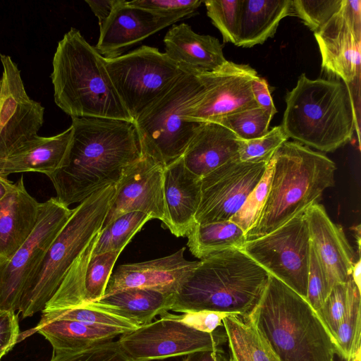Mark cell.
I'll list each match as a JSON object with an SVG mask.
<instances>
[{"mask_svg": "<svg viewBox=\"0 0 361 361\" xmlns=\"http://www.w3.org/2000/svg\"><path fill=\"white\" fill-rule=\"evenodd\" d=\"M72 136L61 166L48 177L56 197L68 207L119 180L124 169L142 156L132 121L72 118Z\"/></svg>", "mask_w": 361, "mask_h": 361, "instance_id": "6da1fadb", "label": "cell"}, {"mask_svg": "<svg viewBox=\"0 0 361 361\" xmlns=\"http://www.w3.org/2000/svg\"><path fill=\"white\" fill-rule=\"evenodd\" d=\"M242 317L279 361H334L335 345L317 312L272 275L255 307Z\"/></svg>", "mask_w": 361, "mask_h": 361, "instance_id": "7a4b0ae2", "label": "cell"}, {"mask_svg": "<svg viewBox=\"0 0 361 361\" xmlns=\"http://www.w3.org/2000/svg\"><path fill=\"white\" fill-rule=\"evenodd\" d=\"M52 66L54 102L71 118L133 122L110 78L105 58L76 28L59 42Z\"/></svg>", "mask_w": 361, "mask_h": 361, "instance_id": "3957f363", "label": "cell"}, {"mask_svg": "<svg viewBox=\"0 0 361 361\" xmlns=\"http://www.w3.org/2000/svg\"><path fill=\"white\" fill-rule=\"evenodd\" d=\"M269 274L241 249L200 260L175 293L171 310L248 314L260 299Z\"/></svg>", "mask_w": 361, "mask_h": 361, "instance_id": "277c9868", "label": "cell"}, {"mask_svg": "<svg viewBox=\"0 0 361 361\" xmlns=\"http://www.w3.org/2000/svg\"><path fill=\"white\" fill-rule=\"evenodd\" d=\"M281 128L289 138L324 152L350 141L360 126L352 92L343 80H312L305 73L288 92Z\"/></svg>", "mask_w": 361, "mask_h": 361, "instance_id": "5b68a950", "label": "cell"}, {"mask_svg": "<svg viewBox=\"0 0 361 361\" xmlns=\"http://www.w3.org/2000/svg\"><path fill=\"white\" fill-rule=\"evenodd\" d=\"M272 171L267 199L247 240L276 230L309 207L334 185L335 163L322 152L286 141L271 158Z\"/></svg>", "mask_w": 361, "mask_h": 361, "instance_id": "8992f818", "label": "cell"}, {"mask_svg": "<svg viewBox=\"0 0 361 361\" xmlns=\"http://www.w3.org/2000/svg\"><path fill=\"white\" fill-rule=\"evenodd\" d=\"M115 185L102 188L73 209L24 288L18 312L23 318L42 312L69 269L103 226Z\"/></svg>", "mask_w": 361, "mask_h": 361, "instance_id": "52a82bcc", "label": "cell"}, {"mask_svg": "<svg viewBox=\"0 0 361 361\" xmlns=\"http://www.w3.org/2000/svg\"><path fill=\"white\" fill-rule=\"evenodd\" d=\"M197 73L185 72L135 121L142 155L163 167L180 158L200 123L188 121V106L201 94Z\"/></svg>", "mask_w": 361, "mask_h": 361, "instance_id": "ba28073f", "label": "cell"}, {"mask_svg": "<svg viewBox=\"0 0 361 361\" xmlns=\"http://www.w3.org/2000/svg\"><path fill=\"white\" fill-rule=\"evenodd\" d=\"M113 85L133 122L162 95L183 70L157 48L142 46L114 58H105Z\"/></svg>", "mask_w": 361, "mask_h": 361, "instance_id": "9c48e42d", "label": "cell"}, {"mask_svg": "<svg viewBox=\"0 0 361 361\" xmlns=\"http://www.w3.org/2000/svg\"><path fill=\"white\" fill-rule=\"evenodd\" d=\"M241 250L270 275L306 298L311 243L305 212L268 234L247 240Z\"/></svg>", "mask_w": 361, "mask_h": 361, "instance_id": "30bf717a", "label": "cell"}, {"mask_svg": "<svg viewBox=\"0 0 361 361\" xmlns=\"http://www.w3.org/2000/svg\"><path fill=\"white\" fill-rule=\"evenodd\" d=\"M73 212L56 197L41 202L37 224L21 246L0 262V311L18 310L25 285Z\"/></svg>", "mask_w": 361, "mask_h": 361, "instance_id": "8fae6325", "label": "cell"}, {"mask_svg": "<svg viewBox=\"0 0 361 361\" xmlns=\"http://www.w3.org/2000/svg\"><path fill=\"white\" fill-rule=\"evenodd\" d=\"M161 318L121 335L117 341L130 361H152L214 350L227 341L225 331L197 330L170 317Z\"/></svg>", "mask_w": 361, "mask_h": 361, "instance_id": "7c38bea8", "label": "cell"}, {"mask_svg": "<svg viewBox=\"0 0 361 361\" xmlns=\"http://www.w3.org/2000/svg\"><path fill=\"white\" fill-rule=\"evenodd\" d=\"M269 161L228 162L201 178L195 224L229 221L263 177Z\"/></svg>", "mask_w": 361, "mask_h": 361, "instance_id": "4fadbf2b", "label": "cell"}, {"mask_svg": "<svg viewBox=\"0 0 361 361\" xmlns=\"http://www.w3.org/2000/svg\"><path fill=\"white\" fill-rule=\"evenodd\" d=\"M198 74L204 90L186 109L188 121L214 122L229 114L258 106L251 88L258 74L249 65L226 61L213 71Z\"/></svg>", "mask_w": 361, "mask_h": 361, "instance_id": "5bb4252c", "label": "cell"}, {"mask_svg": "<svg viewBox=\"0 0 361 361\" xmlns=\"http://www.w3.org/2000/svg\"><path fill=\"white\" fill-rule=\"evenodd\" d=\"M0 159L13 154L38 135L44 108L27 94L20 72L11 58L0 54Z\"/></svg>", "mask_w": 361, "mask_h": 361, "instance_id": "9a60e30c", "label": "cell"}, {"mask_svg": "<svg viewBox=\"0 0 361 361\" xmlns=\"http://www.w3.org/2000/svg\"><path fill=\"white\" fill-rule=\"evenodd\" d=\"M314 35L322 70L348 85L360 82L361 1L342 0L339 11Z\"/></svg>", "mask_w": 361, "mask_h": 361, "instance_id": "2e32d148", "label": "cell"}, {"mask_svg": "<svg viewBox=\"0 0 361 361\" xmlns=\"http://www.w3.org/2000/svg\"><path fill=\"white\" fill-rule=\"evenodd\" d=\"M164 170L160 164L142 155L124 169L115 185L113 202L102 228L118 217L132 212H141L161 221L168 228L164 197Z\"/></svg>", "mask_w": 361, "mask_h": 361, "instance_id": "e0dca14e", "label": "cell"}, {"mask_svg": "<svg viewBox=\"0 0 361 361\" xmlns=\"http://www.w3.org/2000/svg\"><path fill=\"white\" fill-rule=\"evenodd\" d=\"M185 250L184 247L166 257L118 266L110 276L104 295L128 288L176 293L200 263L187 260Z\"/></svg>", "mask_w": 361, "mask_h": 361, "instance_id": "ac0fdd59", "label": "cell"}, {"mask_svg": "<svg viewBox=\"0 0 361 361\" xmlns=\"http://www.w3.org/2000/svg\"><path fill=\"white\" fill-rule=\"evenodd\" d=\"M163 16L119 0L99 30L96 49L104 58H114L158 31L182 20Z\"/></svg>", "mask_w": 361, "mask_h": 361, "instance_id": "d6986e66", "label": "cell"}, {"mask_svg": "<svg viewBox=\"0 0 361 361\" xmlns=\"http://www.w3.org/2000/svg\"><path fill=\"white\" fill-rule=\"evenodd\" d=\"M311 247L316 253L331 288L351 278L355 252L341 226L329 217L322 204L305 211Z\"/></svg>", "mask_w": 361, "mask_h": 361, "instance_id": "ffe728a7", "label": "cell"}, {"mask_svg": "<svg viewBox=\"0 0 361 361\" xmlns=\"http://www.w3.org/2000/svg\"><path fill=\"white\" fill-rule=\"evenodd\" d=\"M164 197L168 229L185 237L195 224L201 200V178L188 171L181 157L164 170Z\"/></svg>", "mask_w": 361, "mask_h": 361, "instance_id": "44dd1931", "label": "cell"}, {"mask_svg": "<svg viewBox=\"0 0 361 361\" xmlns=\"http://www.w3.org/2000/svg\"><path fill=\"white\" fill-rule=\"evenodd\" d=\"M238 138L224 126L200 123L181 157L185 167L202 178L222 165L238 159Z\"/></svg>", "mask_w": 361, "mask_h": 361, "instance_id": "7402d4cb", "label": "cell"}, {"mask_svg": "<svg viewBox=\"0 0 361 361\" xmlns=\"http://www.w3.org/2000/svg\"><path fill=\"white\" fill-rule=\"evenodd\" d=\"M164 43V53L185 71L197 73L213 71L227 61L217 38L196 33L185 23L169 29Z\"/></svg>", "mask_w": 361, "mask_h": 361, "instance_id": "603a6c76", "label": "cell"}, {"mask_svg": "<svg viewBox=\"0 0 361 361\" xmlns=\"http://www.w3.org/2000/svg\"><path fill=\"white\" fill-rule=\"evenodd\" d=\"M40 204L27 191L23 176L0 200V262L8 259L30 235Z\"/></svg>", "mask_w": 361, "mask_h": 361, "instance_id": "cb8c5ba5", "label": "cell"}, {"mask_svg": "<svg viewBox=\"0 0 361 361\" xmlns=\"http://www.w3.org/2000/svg\"><path fill=\"white\" fill-rule=\"evenodd\" d=\"M72 136L70 126L51 137L36 136L13 154L0 159V175L37 172L49 176L61 165Z\"/></svg>", "mask_w": 361, "mask_h": 361, "instance_id": "d4e9b609", "label": "cell"}, {"mask_svg": "<svg viewBox=\"0 0 361 361\" xmlns=\"http://www.w3.org/2000/svg\"><path fill=\"white\" fill-rule=\"evenodd\" d=\"M174 297L175 293L128 288L104 295L87 305L118 315L140 326L152 322L155 316L171 310Z\"/></svg>", "mask_w": 361, "mask_h": 361, "instance_id": "484cf974", "label": "cell"}, {"mask_svg": "<svg viewBox=\"0 0 361 361\" xmlns=\"http://www.w3.org/2000/svg\"><path fill=\"white\" fill-rule=\"evenodd\" d=\"M292 0H240L235 45L252 47L272 37L280 21L291 11Z\"/></svg>", "mask_w": 361, "mask_h": 361, "instance_id": "4316f807", "label": "cell"}, {"mask_svg": "<svg viewBox=\"0 0 361 361\" xmlns=\"http://www.w3.org/2000/svg\"><path fill=\"white\" fill-rule=\"evenodd\" d=\"M32 331V333H39L49 341L53 353L85 350L111 342L116 336L130 331L120 327L87 324L64 319H55L37 325Z\"/></svg>", "mask_w": 361, "mask_h": 361, "instance_id": "83f0119b", "label": "cell"}, {"mask_svg": "<svg viewBox=\"0 0 361 361\" xmlns=\"http://www.w3.org/2000/svg\"><path fill=\"white\" fill-rule=\"evenodd\" d=\"M186 237L190 252L200 260L226 250L242 249L247 241L245 232L231 220L195 224Z\"/></svg>", "mask_w": 361, "mask_h": 361, "instance_id": "f1b7e54d", "label": "cell"}, {"mask_svg": "<svg viewBox=\"0 0 361 361\" xmlns=\"http://www.w3.org/2000/svg\"><path fill=\"white\" fill-rule=\"evenodd\" d=\"M228 343L229 361H279L256 329L240 315L222 320Z\"/></svg>", "mask_w": 361, "mask_h": 361, "instance_id": "f546056e", "label": "cell"}, {"mask_svg": "<svg viewBox=\"0 0 361 361\" xmlns=\"http://www.w3.org/2000/svg\"><path fill=\"white\" fill-rule=\"evenodd\" d=\"M151 219V216L141 212H128L118 217L102 228L92 256L123 250L136 233Z\"/></svg>", "mask_w": 361, "mask_h": 361, "instance_id": "4dcf8cb0", "label": "cell"}, {"mask_svg": "<svg viewBox=\"0 0 361 361\" xmlns=\"http://www.w3.org/2000/svg\"><path fill=\"white\" fill-rule=\"evenodd\" d=\"M360 301V289L352 277L332 287L323 305L316 312L331 338L340 322Z\"/></svg>", "mask_w": 361, "mask_h": 361, "instance_id": "1f68e13d", "label": "cell"}, {"mask_svg": "<svg viewBox=\"0 0 361 361\" xmlns=\"http://www.w3.org/2000/svg\"><path fill=\"white\" fill-rule=\"evenodd\" d=\"M273 116L261 107L250 108L224 116L214 122L233 132L243 140H248L264 135Z\"/></svg>", "mask_w": 361, "mask_h": 361, "instance_id": "d6a6232c", "label": "cell"}, {"mask_svg": "<svg viewBox=\"0 0 361 361\" xmlns=\"http://www.w3.org/2000/svg\"><path fill=\"white\" fill-rule=\"evenodd\" d=\"M122 251L119 250L90 257L85 273L80 306L103 297L116 261Z\"/></svg>", "mask_w": 361, "mask_h": 361, "instance_id": "836d02e7", "label": "cell"}, {"mask_svg": "<svg viewBox=\"0 0 361 361\" xmlns=\"http://www.w3.org/2000/svg\"><path fill=\"white\" fill-rule=\"evenodd\" d=\"M55 319H64L87 324L120 327L130 331L139 327L124 318L89 305L42 312V317L37 325H42Z\"/></svg>", "mask_w": 361, "mask_h": 361, "instance_id": "e575fe53", "label": "cell"}, {"mask_svg": "<svg viewBox=\"0 0 361 361\" xmlns=\"http://www.w3.org/2000/svg\"><path fill=\"white\" fill-rule=\"evenodd\" d=\"M360 305L361 301L353 306L332 336L336 354L345 361H352L360 352Z\"/></svg>", "mask_w": 361, "mask_h": 361, "instance_id": "d590c367", "label": "cell"}, {"mask_svg": "<svg viewBox=\"0 0 361 361\" xmlns=\"http://www.w3.org/2000/svg\"><path fill=\"white\" fill-rule=\"evenodd\" d=\"M207 14L221 32L224 42L235 44L240 0H207L203 1Z\"/></svg>", "mask_w": 361, "mask_h": 361, "instance_id": "8d00e7d4", "label": "cell"}, {"mask_svg": "<svg viewBox=\"0 0 361 361\" xmlns=\"http://www.w3.org/2000/svg\"><path fill=\"white\" fill-rule=\"evenodd\" d=\"M288 139L281 126L273 127L263 136L238 140V157L242 161H269L274 152Z\"/></svg>", "mask_w": 361, "mask_h": 361, "instance_id": "74e56055", "label": "cell"}, {"mask_svg": "<svg viewBox=\"0 0 361 361\" xmlns=\"http://www.w3.org/2000/svg\"><path fill=\"white\" fill-rule=\"evenodd\" d=\"M272 171V162L267 164L265 173L247 197L239 211L231 219L246 233L256 223L269 192Z\"/></svg>", "mask_w": 361, "mask_h": 361, "instance_id": "f35d334b", "label": "cell"}, {"mask_svg": "<svg viewBox=\"0 0 361 361\" xmlns=\"http://www.w3.org/2000/svg\"><path fill=\"white\" fill-rule=\"evenodd\" d=\"M342 0H293V10L314 32L319 30L336 13Z\"/></svg>", "mask_w": 361, "mask_h": 361, "instance_id": "ab89813d", "label": "cell"}, {"mask_svg": "<svg viewBox=\"0 0 361 361\" xmlns=\"http://www.w3.org/2000/svg\"><path fill=\"white\" fill-rule=\"evenodd\" d=\"M50 361H130L118 341H111L75 352L53 353Z\"/></svg>", "mask_w": 361, "mask_h": 361, "instance_id": "60d3db41", "label": "cell"}, {"mask_svg": "<svg viewBox=\"0 0 361 361\" xmlns=\"http://www.w3.org/2000/svg\"><path fill=\"white\" fill-rule=\"evenodd\" d=\"M331 288L324 270L311 247L305 299L315 312L322 307Z\"/></svg>", "mask_w": 361, "mask_h": 361, "instance_id": "b9f144b4", "label": "cell"}, {"mask_svg": "<svg viewBox=\"0 0 361 361\" xmlns=\"http://www.w3.org/2000/svg\"><path fill=\"white\" fill-rule=\"evenodd\" d=\"M129 4L151 12L182 18L195 15L203 1L201 0H133Z\"/></svg>", "mask_w": 361, "mask_h": 361, "instance_id": "7bdbcfd3", "label": "cell"}, {"mask_svg": "<svg viewBox=\"0 0 361 361\" xmlns=\"http://www.w3.org/2000/svg\"><path fill=\"white\" fill-rule=\"evenodd\" d=\"M166 314L171 318L204 332H213L219 326H223L222 320L224 317L235 314L209 311L185 312L180 315L172 314L169 312Z\"/></svg>", "mask_w": 361, "mask_h": 361, "instance_id": "ee69618b", "label": "cell"}, {"mask_svg": "<svg viewBox=\"0 0 361 361\" xmlns=\"http://www.w3.org/2000/svg\"><path fill=\"white\" fill-rule=\"evenodd\" d=\"M20 334L18 315L0 311V352L10 351L19 341Z\"/></svg>", "mask_w": 361, "mask_h": 361, "instance_id": "f6af8a7d", "label": "cell"}, {"mask_svg": "<svg viewBox=\"0 0 361 361\" xmlns=\"http://www.w3.org/2000/svg\"><path fill=\"white\" fill-rule=\"evenodd\" d=\"M251 88L257 106L274 116L277 110L274 104L267 80L257 75L252 80Z\"/></svg>", "mask_w": 361, "mask_h": 361, "instance_id": "bcb514c9", "label": "cell"}, {"mask_svg": "<svg viewBox=\"0 0 361 361\" xmlns=\"http://www.w3.org/2000/svg\"><path fill=\"white\" fill-rule=\"evenodd\" d=\"M119 0H86L92 11L99 20V30L109 18Z\"/></svg>", "mask_w": 361, "mask_h": 361, "instance_id": "7dc6e473", "label": "cell"}, {"mask_svg": "<svg viewBox=\"0 0 361 361\" xmlns=\"http://www.w3.org/2000/svg\"><path fill=\"white\" fill-rule=\"evenodd\" d=\"M183 361H229L226 354L219 348L200 350L185 355Z\"/></svg>", "mask_w": 361, "mask_h": 361, "instance_id": "c3c4849f", "label": "cell"}, {"mask_svg": "<svg viewBox=\"0 0 361 361\" xmlns=\"http://www.w3.org/2000/svg\"><path fill=\"white\" fill-rule=\"evenodd\" d=\"M14 183L0 175V200L13 188Z\"/></svg>", "mask_w": 361, "mask_h": 361, "instance_id": "681fc988", "label": "cell"}, {"mask_svg": "<svg viewBox=\"0 0 361 361\" xmlns=\"http://www.w3.org/2000/svg\"><path fill=\"white\" fill-rule=\"evenodd\" d=\"M361 260L360 257L359 255L357 259L355 260L352 273H351V277L359 289H360V270H361Z\"/></svg>", "mask_w": 361, "mask_h": 361, "instance_id": "f907efd6", "label": "cell"}, {"mask_svg": "<svg viewBox=\"0 0 361 361\" xmlns=\"http://www.w3.org/2000/svg\"><path fill=\"white\" fill-rule=\"evenodd\" d=\"M355 234V238L357 239V246H358V253L360 255V225H357V226L353 228Z\"/></svg>", "mask_w": 361, "mask_h": 361, "instance_id": "816d5d0a", "label": "cell"}, {"mask_svg": "<svg viewBox=\"0 0 361 361\" xmlns=\"http://www.w3.org/2000/svg\"><path fill=\"white\" fill-rule=\"evenodd\" d=\"M352 361H360V352H359L356 357Z\"/></svg>", "mask_w": 361, "mask_h": 361, "instance_id": "f5cc1de1", "label": "cell"}, {"mask_svg": "<svg viewBox=\"0 0 361 361\" xmlns=\"http://www.w3.org/2000/svg\"><path fill=\"white\" fill-rule=\"evenodd\" d=\"M8 352V350H4L2 352H0V361L1 360V358L6 355V354H7V353Z\"/></svg>", "mask_w": 361, "mask_h": 361, "instance_id": "db71d44e", "label": "cell"}]
</instances>
